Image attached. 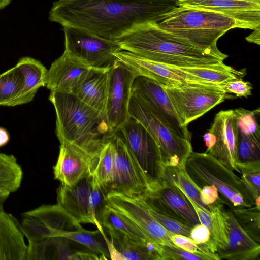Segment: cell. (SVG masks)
Returning <instances> with one entry per match:
<instances>
[{
  "instance_id": "obj_30",
  "label": "cell",
  "mask_w": 260,
  "mask_h": 260,
  "mask_svg": "<svg viewBox=\"0 0 260 260\" xmlns=\"http://www.w3.org/2000/svg\"><path fill=\"white\" fill-rule=\"evenodd\" d=\"M100 222L103 228L107 230L119 231L141 242L148 243L153 241L131 221L107 204L101 212Z\"/></svg>"
},
{
  "instance_id": "obj_49",
  "label": "cell",
  "mask_w": 260,
  "mask_h": 260,
  "mask_svg": "<svg viewBox=\"0 0 260 260\" xmlns=\"http://www.w3.org/2000/svg\"><path fill=\"white\" fill-rule=\"evenodd\" d=\"M10 194L0 189V207H3V204L9 197Z\"/></svg>"
},
{
  "instance_id": "obj_8",
  "label": "cell",
  "mask_w": 260,
  "mask_h": 260,
  "mask_svg": "<svg viewBox=\"0 0 260 260\" xmlns=\"http://www.w3.org/2000/svg\"><path fill=\"white\" fill-rule=\"evenodd\" d=\"M57 203L80 223H91L99 231L102 210L107 204V193L95 178L89 174L75 185H60L56 190Z\"/></svg>"
},
{
  "instance_id": "obj_26",
  "label": "cell",
  "mask_w": 260,
  "mask_h": 260,
  "mask_svg": "<svg viewBox=\"0 0 260 260\" xmlns=\"http://www.w3.org/2000/svg\"><path fill=\"white\" fill-rule=\"evenodd\" d=\"M16 66L22 72L24 83L14 106L32 101L38 89L46 87L48 73V70L39 60L29 56L20 58Z\"/></svg>"
},
{
  "instance_id": "obj_25",
  "label": "cell",
  "mask_w": 260,
  "mask_h": 260,
  "mask_svg": "<svg viewBox=\"0 0 260 260\" xmlns=\"http://www.w3.org/2000/svg\"><path fill=\"white\" fill-rule=\"evenodd\" d=\"M22 216L32 217L52 232V237H59L64 233L84 228L57 203L42 205L22 213Z\"/></svg>"
},
{
  "instance_id": "obj_12",
  "label": "cell",
  "mask_w": 260,
  "mask_h": 260,
  "mask_svg": "<svg viewBox=\"0 0 260 260\" xmlns=\"http://www.w3.org/2000/svg\"><path fill=\"white\" fill-rule=\"evenodd\" d=\"M136 77L129 69L117 59L109 68L105 114L113 134L117 132L130 117L129 103Z\"/></svg>"
},
{
  "instance_id": "obj_38",
  "label": "cell",
  "mask_w": 260,
  "mask_h": 260,
  "mask_svg": "<svg viewBox=\"0 0 260 260\" xmlns=\"http://www.w3.org/2000/svg\"><path fill=\"white\" fill-rule=\"evenodd\" d=\"M143 202L144 203V201ZM144 204L156 220L168 231L174 234L189 237L192 227L172 217L159 213L150 208L145 203Z\"/></svg>"
},
{
  "instance_id": "obj_34",
  "label": "cell",
  "mask_w": 260,
  "mask_h": 260,
  "mask_svg": "<svg viewBox=\"0 0 260 260\" xmlns=\"http://www.w3.org/2000/svg\"><path fill=\"white\" fill-rule=\"evenodd\" d=\"M242 229L255 241L260 243V208L251 207H230Z\"/></svg>"
},
{
  "instance_id": "obj_35",
  "label": "cell",
  "mask_w": 260,
  "mask_h": 260,
  "mask_svg": "<svg viewBox=\"0 0 260 260\" xmlns=\"http://www.w3.org/2000/svg\"><path fill=\"white\" fill-rule=\"evenodd\" d=\"M99 230L94 231L81 230L64 233L59 237H62L78 243L98 254L101 259H110L107 245L104 244L98 238Z\"/></svg>"
},
{
  "instance_id": "obj_45",
  "label": "cell",
  "mask_w": 260,
  "mask_h": 260,
  "mask_svg": "<svg viewBox=\"0 0 260 260\" xmlns=\"http://www.w3.org/2000/svg\"><path fill=\"white\" fill-rule=\"evenodd\" d=\"M187 200L191 204L198 217L200 223L208 228L210 232L211 230V213L204 210L199 206L188 197L185 194Z\"/></svg>"
},
{
  "instance_id": "obj_28",
  "label": "cell",
  "mask_w": 260,
  "mask_h": 260,
  "mask_svg": "<svg viewBox=\"0 0 260 260\" xmlns=\"http://www.w3.org/2000/svg\"><path fill=\"white\" fill-rule=\"evenodd\" d=\"M89 173L93 176L100 185L108 193L112 180L113 150L108 137L102 148L91 155Z\"/></svg>"
},
{
  "instance_id": "obj_33",
  "label": "cell",
  "mask_w": 260,
  "mask_h": 260,
  "mask_svg": "<svg viewBox=\"0 0 260 260\" xmlns=\"http://www.w3.org/2000/svg\"><path fill=\"white\" fill-rule=\"evenodd\" d=\"M24 83V76L16 65L1 74L0 106L14 107Z\"/></svg>"
},
{
  "instance_id": "obj_15",
  "label": "cell",
  "mask_w": 260,
  "mask_h": 260,
  "mask_svg": "<svg viewBox=\"0 0 260 260\" xmlns=\"http://www.w3.org/2000/svg\"><path fill=\"white\" fill-rule=\"evenodd\" d=\"M132 94L161 117L180 136L191 141L187 126L182 125L161 86L143 76L135 78Z\"/></svg>"
},
{
  "instance_id": "obj_36",
  "label": "cell",
  "mask_w": 260,
  "mask_h": 260,
  "mask_svg": "<svg viewBox=\"0 0 260 260\" xmlns=\"http://www.w3.org/2000/svg\"><path fill=\"white\" fill-rule=\"evenodd\" d=\"M234 112L238 134L260 139V127L258 122L259 108L250 111L239 108L235 109Z\"/></svg>"
},
{
  "instance_id": "obj_29",
  "label": "cell",
  "mask_w": 260,
  "mask_h": 260,
  "mask_svg": "<svg viewBox=\"0 0 260 260\" xmlns=\"http://www.w3.org/2000/svg\"><path fill=\"white\" fill-rule=\"evenodd\" d=\"M222 202L219 199L211 205V230L209 240L205 244L211 253H216L228 243L229 223Z\"/></svg>"
},
{
  "instance_id": "obj_42",
  "label": "cell",
  "mask_w": 260,
  "mask_h": 260,
  "mask_svg": "<svg viewBox=\"0 0 260 260\" xmlns=\"http://www.w3.org/2000/svg\"><path fill=\"white\" fill-rule=\"evenodd\" d=\"M228 93H233L238 97H247L251 94V84L242 79H235L220 84Z\"/></svg>"
},
{
  "instance_id": "obj_11",
  "label": "cell",
  "mask_w": 260,
  "mask_h": 260,
  "mask_svg": "<svg viewBox=\"0 0 260 260\" xmlns=\"http://www.w3.org/2000/svg\"><path fill=\"white\" fill-rule=\"evenodd\" d=\"M113 150V169L110 191L131 197H140L147 188L142 171L117 132L108 137Z\"/></svg>"
},
{
  "instance_id": "obj_9",
  "label": "cell",
  "mask_w": 260,
  "mask_h": 260,
  "mask_svg": "<svg viewBox=\"0 0 260 260\" xmlns=\"http://www.w3.org/2000/svg\"><path fill=\"white\" fill-rule=\"evenodd\" d=\"M122 137L146 178L147 188L162 181L165 167L157 144L145 127L130 117L119 128Z\"/></svg>"
},
{
  "instance_id": "obj_24",
  "label": "cell",
  "mask_w": 260,
  "mask_h": 260,
  "mask_svg": "<svg viewBox=\"0 0 260 260\" xmlns=\"http://www.w3.org/2000/svg\"><path fill=\"white\" fill-rule=\"evenodd\" d=\"M115 248L123 260H162V245L154 241L144 243L119 231L107 230Z\"/></svg>"
},
{
  "instance_id": "obj_27",
  "label": "cell",
  "mask_w": 260,
  "mask_h": 260,
  "mask_svg": "<svg viewBox=\"0 0 260 260\" xmlns=\"http://www.w3.org/2000/svg\"><path fill=\"white\" fill-rule=\"evenodd\" d=\"M193 81L221 84L235 79H242L245 69L237 70L223 62L206 66L179 67Z\"/></svg>"
},
{
  "instance_id": "obj_13",
  "label": "cell",
  "mask_w": 260,
  "mask_h": 260,
  "mask_svg": "<svg viewBox=\"0 0 260 260\" xmlns=\"http://www.w3.org/2000/svg\"><path fill=\"white\" fill-rule=\"evenodd\" d=\"M138 198L156 212L191 227L200 223L185 194L177 186L165 181L149 186Z\"/></svg>"
},
{
  "instance_id": "obj_39",
  "label": "cell",
  "mask_w": 260,
  "mask_h": 260,
  "mask_svg": "<svg viewBox=\"0 0 260 260\" xmlns=\"http://www.w3.org/2000/svg\"><path fill=\"white\" fill-rule=\"evenodd\" d=\"M242 179L250 193L255 205L260 208V169L242 170L240 171Z\"/></svg>"
},
{
  "instance_id": "obj_3",
  "label": "cell",
  "mask_w": 260,
  "mask_h": 260,
  "mask_svg": "<svg viewBox=\"0 0 260 260\" xmlns=\"http://www.w3.org/2000/svg\"><path fill=\"white\" fill-rule=\"evenodd\" d=\"M49 100L56 112L55 132L59 141L73 143L93 153L113 134L106 116L74 94L50 92Z\"/></svg>"
},
{
  "instance_id": "obj_19",
  "label": "cell",
  "mask_w": 260,
  "mask_h": 260,
  "mask_svg": "<svg viewBox=\"0 0 260 260\" xmlns=\"http://www.w3.org/2000/svg\"><path fill=\"white\" fill-rule=\"evenodd\" d=\"M93 69L64 51L48 70L46 87L51 92L73 94Z\"/></svg>"
},
{
  "instance_id": "obj_50",
  "label": "cell",
  "mask_w": 260,
  "mask_h": 260,
  "mask_svg": "<svg viewBox=\"0 0 260 260\" xmlns=\"http://www.w3.org/2000/svg\"><path fill=\"white\" fill-rule=\"evenodd\" d=\"M12 0H0V10L9 5Z\"/></svg>"
},
{
  "instance_id": "obj_21",
  "label": "cell",
  "mask_w": 260,
  "mask_h": 260,
  "mask_svg": "<svg viewBox=\"0 0 260 260\" xmlns=\"http://www.w3.org/2000/svg\"><path fill=\"white\" fill-rule=\"evenodd\" d=\"M229 223L228 243L216 254L219 259L256 260L260 255V245L240 226L230 209H225Z\"/></svg>"
},
{
  "instance_id": "obj_44",
  "label": "cell",
  "mask_w": 260,
  "mask_h": 260,
  "mask_svg": "<svg viewBox=\"0 0 260 260\" xmlns=\"http://www.w3.org/2000/svg\"><path fill=\"white\" fill-rule=\"evenodd\" d=\"M200 196L202 203L208 206L219 200L218 191L212 185L203 186L200 191Z\"/></svg>"
},
{
  "instance_id": "obj_41",
  "label": "cell",
  "mask_w": 260,
  "mask_h": 260,
  "mask_svg": "<svg viewBox=\"0 0 260 260\" xmlns=\"http://www.w3.org/2000/svg\"><path fill=\"white\" fill-rule=\"evenodd\" d=\"M171 238L175 245L185 251L192 253L205 254L211 256L213 260L219 259L217 254L209 251L204 244H197L188 237L172 233Z\"/></svg>"
},
{
  "instance_id": "obj_48",
  "label": "cell",
  "mask_w": 260,
  "mask_h": 260,
  "mask_svg": "<svg viewBox=\"0 0 260 260\" xmlns=\"http://www.w3.org/2000/svg\"><path fill=\"white\" fill-rule=\"evenodd\" d=\"M260 29L253 30V32L246 38L247 41L259 45Z\"/></svg>"
},
{
  "instance_id": "obj_18",
  "label": "cell",
  "mask_w": 260,
  "mask_h": 260,
  "mask_svg": "<svg viewBox=\"0 0 260 260\" xmlns=\"http://www.w3.org/2000/svg\"><path fill=\"white\" fill-rule=\"evenodd\" d=\"M59 142L58 157L53 167L54 179L62 186L71 187L90 174L89 165L92 153L73 143Z\"/></svg>"
},
{
  "instance_id": "obj_52",
  "label": "cell",
  "mask_w": 260,
  "mask_h": 260,
  "mask_svg": "<svg viewBox=\"0 0 260 260\" xmlns=\"http://www.w3.org/2000/svg\"><path fill=\"white\" fill-rule=\"evenodd\" d=\"M64 1H67V0H64Z\"/></svg>"
},
{
  "instance_id": "obj_40",
  "label": "cell",
  "mask_w": 260,
  "mask_h": 260,
  "mask_svg": "<svg viewBox=\"0 0 260 260\" xmlns=\"http://www.w3.org/2000/svg\"><path fill=\"white\" fill-rule=\"evenodd\" d=\"M164 260H213L205 254L189 252L176 245H162Z\"/></svg>"
},
{
  "instance_id": "obj_1",
  "label": "cell",
  "mask_w": 260,
  "mask_h": 260,
  "mask_svg": "<svg viewBox=\"0 0 260 260\" xmlns=\"http://www.w3.org/2000/svg\"><path fill=\"white\" fill-rule=\"evenodd\" d=\"M178 0H58L49 20L116 40L139 26L158 23Z\"/></svg>"
},
{
  "instance_id": "obj_32",
  "label": "cell",
  "mask_w": 260,
  "mask_h": 260,
  "mask_svg": "<svg viewBox=\"0 0 260 260\" xmlns=\"http://www.w3.org/2000/svg\"><path fill=\"white\" fill-rule=\"evenodd\" d=\"M23 175L22 167L14 156L0 152V189L10 194L17 191Z\"/></svg>"
},
{
  "instance_id": "obj_43",
  "label": "cell",
  "mask_w": 260,
  "mask_h": 260,
  "mask_svg": "<svg viewBox=\"0 0 260 260\" xmlns=\"http://www.w3.org/2000/svg\"><path fill=\"white\" fill-rule=\"evenodd\" d=\"M189 237L197 244H205L210 239V232L206 226L199 223L192 227Z\"/></svg>"
},
{
  "instance_id": "obj_10",
  "label": "cell",
  "mask_w": 260,
  "mask_h": 260,
  "mask_svg": "<svg viewBox=\"0 0 260 260\" xmlns=\"http://www.w3.org/2000/svg\"><path fill=\"white\" fill-rule=\"evenodd\" d=\"M64 51L95 69H107L116 59L114 53L121 50L116 40L106 39L79 28L63 26Z\"/></svg>"
},
{
  "instance_id": "obj_20",
  "label": "cell",
  "mask_w": 260,
  "mask_h": 260,
  "mask_svg": "<svg viewBox=\"0 0 260 260\" xmlns=\"http://www.w3.org/2000/svg\"><path fill=\"white\" fill-rule=\"evenodd\" d=\"M115 57L129 69L136 77L151 78L160 85L192 81L179 67L169 66L143 58L132 52L120 50L113 54Z\"/></svg>"
},
{
  "instance_id": "obj_6",
  "label": "cell",
  "mask_w": 260,
  "mask_h": 260,
  "mask_svg": "<svg viewBox=\"0 0 260 260\" xmlns=\"http://www.w3.org/2000/svg\"><path fill=\"white\" fill-rule=\"evenodd\" d=\"M161 86L185 126L225 99H232L219 84L185 81Z\"/></svg>"
},
{
  "instance_id": "obj_16",
  "label": "cell",
  "mask_w": 260,
  "mask_h": 260,
  "mask_svg": "<svg viewBox=\"0 0 260 260\" xmlns=\"http://www.w3.org/2000/svg\"><path fill=\"white\" fill-rule=\"evenodd\" d=\"M215 136L213 147L205 152L220 161L232 170L239 173L236 166V145L238 129L234 110H221L218 112L210 129Z\"/></svg>"
},
{
  "instance_id": "obj_47",
  "label": "cell",
  "mask_w": 260,
  "mask_h": 260,
  "mask_svg": "<svg viewBox=\"0 0 260 260\" xmlns=\"http://www.w3.org/2000/svg\"><path fill=\"white\" fill-rule=\"evenodd\" d=\"M10 135L6 129L0 127V147L6 145L9 141Z\"/></svg>"
},
{
  "instance_id": "obj_51",
  "label": "cell",
  "mask_w": 260,
  "mask_h": 260,
  "mask_svg": "<svg viewBox=\"0 0 260 260\" xmlns=\"http://www.w3.org/2000/svg\"><path fill=\"white\" fill-rule=\"evenodd\" d=\"M238 1H246V2H250L260 3V0H238Z\"/></svg>"
},
{
  "instance_id": "obj_31",
  "label": "cell",
  "mask_w": 260,
  "mask_h": 260,
  "mask_svg": "<svg viewBox=\"0 0 260 260\" xmlns=\"http://www.w3.org/2000/svg\"><path fill=\"white\" fill-rule=\"evenodd\" d=\"M162 181L177 186L198 206L211 213L212 204L208 206L202 203L200 196V190L191 180L184 167H165Z\"/></svg>"
},
{
  "instance_id": "obj_46",
  "label": "cell",
  "mask_w": 260,
  "mask_h": 260,
  "mask_svg": "<svg viewBox=\"0 0 260 260\" xmlns=\"http://www.w3.org/2000/svg\"><path fill=\"white\" fill-rule=\"evenodd\" d=\"M205 145L207 149H209L213 147L215 143V139L214 135L209 131H207L203 136Z\"/></svg>"
},
{
  "instance_id": "obj_23",
  "label": "cell",
  "mask_w": 260,
  "mask_h": 260,
  "mask_svg": "<svg viewBox=\"0 0 260 260\" xmlns=\"http://www.w3.org/2000/svg\"><path fill=\"white\" fill-rule=\"evenodd\" d=\"M109 68H93L73 93L79 100L106 116Z\"/></svg>"
},
{
  "instance_id": "obj_37",
  "label": "cell",
  "mask_w": 260,
  "mask_h": 260,
  "mask_svg": "<svg viewBox=\"0 0 260 260\" xmlns=\"http://www.w3.org/2000/svg\"><path fill=\"white\" fill-rule=\"evenodd\" d=\"M236 164L260 162V139L238 135Z\"/></svg>"
},
{
  "instance_id": "obj_5",
  "label": "cell",
  "mask_w": 260,
  "mask_h": 260,
  "mask_svg": "<svg viewBox=\"0 0 260 260\" xmlns=\"http://www.w3.org/2000/svg\"><path fill=\"white\" fill-rule=\"evenodd\" d=\"M184 168L200 190L205 185H214L230 207L255 206L241 177L212 155L192 151Z\"/></svg>"
},
{
  "instance_id": "obj_22",
  "label": "cell",
  "mask_w": 260,
  "mask_h": 260,
  "mask_svg": "<svg viewBox=\"0 0 260 260\" xmlns=\"http://www.w3.org/2000/svg\"><path fill=\"white\" fill-rule=\"evenodd\" d=\"M27 248L18 221L0 207V260H26Z\"/></svg>"
},
{
  "instance_id": "obj_14",
  "label": "cell",
  "mask_w": 260,
  "mask_h": 260,
  "mask_svg": "<svg viewBox=\"0 0 260 260\" xmlns=\"http://www.w3.org/2000/svg\"><path fill=\"white\" fill-rule=\"evenodd\" d=\"M106 202L107 205L126 217L151 240L161 245H175L171 238L172 233L156 220L140 198L110 191L106 196Z\"/></svg>"
},
{
  "instance_id": "obj_7",
  "label": "cell",
  "mask_w": 260,
  "mask_h": 260,
  "mask_svg": "<svg viewBox=\"0 0 260 260\" xmlns=\"http://www.w3.org/2000/svg\"><path fill=\"white\" fill-rule=\"evenodd\" d=\"M128 112L130 117L140 122L155 141L165 167H184L193 151L191 141L176 133L157 113L132 94Z\"/></svg>"
},
{
  "instance_id": "obj_4",
  "label": "cell",
  "mask_w": 260,
  "mask_h": 260,
  "mask_svg": "<svg viewBox=\"0 0 260 260\" xmlns=\"http://www.w3.org/2000/svg\"><path fill=\"white\" fill-rule=\"evenodd\" d=\"M157 24L201 49L214 52L220 51L217 47L218 39L237 27L233 19L221 13L181 6L172 9Z\"/></svg>"
},
{
  "instance_id": "obj_17",
  "label": "cell",
  "mask_w": 260,
  "mask_h": 260,
  "mask_svg": "<svg viewBox=\"0 0 260 260\" xmlns=\"http://www.w3.org/2000/svg\"><path fill=\"white\" fill-rule=\"evenodd\" d=\"M178 5L221 13L233 19L238 28H260V3L238 0H178Z\"/></svg>"
},
{
  "instance_id": "obj_2",
  "label": "cell",
  "mask_w": 260,
  "mask_h": 260,
  "mask_svg": "<svg viewBox=\"0 0 260 260\" xmlns=\"http://www.w3.org/2000/svg\"><path fill=\"white\" fill-rule=\"evenodd\" d=\"M121 50L165 64L186 67L223 62L221 51L201 49L187 40L160 28L157 23L143 24L116 40Z\"/></svg>"
}]
</instances>
